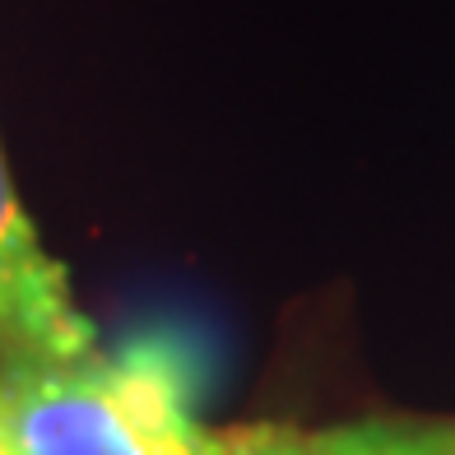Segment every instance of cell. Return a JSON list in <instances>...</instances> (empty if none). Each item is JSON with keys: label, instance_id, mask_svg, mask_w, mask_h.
<instances>
[{"label": "cell", "instance_id": "7a4b0ae2", "mask_svg": "<svg viewBox=\"0 0 455 455\" xmlns=\"http://www.w3.org/2000/svg\"><path fill=\"white\" fill-rule=\"evenodd\" d=\"M93 354V325L75 307L66 270L19 204L0 149V367L79 363Z\"/></svg>", "mask_w": 455, "mask_h": 455}, {"label": "cell", "instance_id": "6da1fadb", "mask_svg": "<svg viewBox=\"0 0 455 455\" xmlns=\"http://www.w3.org/2000/svg\"><path fill=\"white\" fill-rule=\"evenodd\" d=\"M196 390L181 339L144 335L79 363L0 367V419L14 455H219Z\"/></svg>", "mask_w": 455, "mask_h": 455}, {"label": "cell", "instance_id": "3957f363", "mask_svg": "<svg viewBox=\"0 0 455 455\" xmlns=\"http://www.w3.org/2000/svg\"><path fill=\"white\" fill-rule=\"evenodd\" d=\"M0 455H14V446H10V432H5V419H0Z\"/></svg>", "mask_w": 455, "mask_h": 455}]
</instances>
